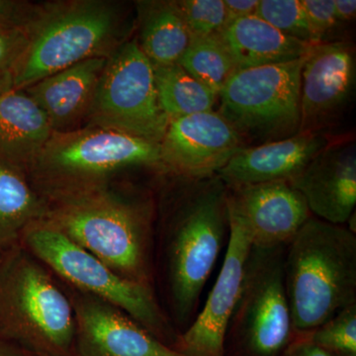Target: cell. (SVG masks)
Returning <instances> with one entry per match:
<instances>
[{"label": "cell", "instance_id": "32", "mask_svg": "<svg viewBox=\"0 0 356 356\" xmlns=\"http://www.w3.org/2000/svg\"><path fill=\"white\" fill-rule=\"evenodd\" d=\"M227 13V25L240 18L255 15L259 0H224Z\"/></svg>", "mask_w": 356, "mask_h": 356}, {"label": "cell", "instance_id": "1", "mask_svg": "<svg viewBox=\"0 0 356 356\" xmlns=\"http://www.w3.org/2000/svg\"><path fill=\"white\" fill-rule=\"evenodd\" d=\"M227 193L217 175L182 178L180 196L166 218L159 247L161 278L166 314L179 334L197 316L206 284L228 245Z\"/></svg>", "mask_w": 356, "mask_h": 356}, {"label": "cell", "instance_id": "23", "mask_svg": "<svg viewBox=\"0 0 356 356\" xmlns=\"http://www.w3.org/2000/svg\"><path fill=\"white\" fill-rule=\"evenodd\" d=\"M161 108L168 122L180 117L212 111L218 95L196 81L179 64L153 65Z\"/></svg>", "mask_w": 356, "mask_h": 356}, {"label": "cell", "instance_id": "27", "mask_svg": "<svg viewBox=\"0 0 356 356\" xmlns=\"http://www.w3.org/2000/svg\"><path fill=\"white\" fill-rule=\"evenodd\" d=\"M306 334L314 343L327 353H356V304L339 312Z\"/></svg>", "mask_w": 356, "mask_h": 356}, {"label": "cell", "instance_id": "2", "mask_svg": "<svg viewBox=\"0 0 356 356\" xmlns=\"http://www.w3.org/2000/svg\"><path fill=\"white\" fill-rule=\"evenodd\" d=\"M56 199L60 205L49 214L48 224L122 277L154 287V208L149 199L123 200L97 189Z\"/></svg>", "mask_w": 356, "mask_h": 356}, {"label": "cell", "instance_id": "33", "mask_svg": "<svg viewBox=\"0 0 356 356\" xmlns=\"http://www.w3.org/2000/svg\"><path fill=\"white\" fill-rule=\"evenodd\" d=\"M334 16L339 24L348 23L355 19V0H334Z\"/></svg>", "mask_w": 356, "mask_h": 356}, {"label": "cell", "instance_id": "29", "mask_svg": "<svg viewBox=\"0 0 356 356\" xmlns=\"http://www.w3.org/2000/svg\"><path fill=\"white\" fill-rule=\"evenodd\" d=\"M310 25L314 43H324L325 37L339 23L334 16V0H301Z\"/></svg>", "mask_w": 356, "mask_h": 356}, {"label": "cell", "instance_id": "25", "mask_svg": "<svg viewBox=\"0 0 356 356\" xmlns=\"http://www.w3.org/2000/svg\"><path fill=\"white\" fill-rule=\"evenodd\" d=\"M255 15L288 37L315 44L301 0H259Z\"/></svg>", "mask_w": 356, "mask_h": 356}, {"label": "cell", "instance_id": "3", "mask_svg": "<svg viewBox=\"0 0 356 356\" xmlns=\"http://www.w3.org/2000/svg\"><path fill=\"white\" fill-rule=\"evenodd\" d=\"M285 287L295 334L356 304V234L312 216L288 243Z\"/></svg>", "mask_w": 356, "mask_h": 356}, {"label": "cell", "instance_id": "24", "mask_svg": "<svg viewBox=\"0 0 356 356\" xmlns=\"http://www.w3.org/2000/svg\"><path fill=\"white\" fill-rule=\"evenodd\" d=\"M178 64L217 95L236 70L221 34L191 39Z\"/></svg>", "mask_w": 356, "mask_h": 356}, {"label": "cell", "instance_id": "9", "mask_svg": "<svg viewBox=\"0 0 356 356\" xmlns=\"http://www.w3.org/2000/svg\"><path fill=\"white\" fill-rule=\"evenodd\" d=\"M305 57L236 70L218 95V113L243 139L252 138L264 144L296 135L301 123Z\"/></svg>", "mask_w": 356, "mask_h": 356}, {"label": "cell", "instance_id": "19", "mask_svg": "<svg viewBox=\"0 0 356 356\" xmlns=\"http://www.w3.org/2000/svg\"><path fill=\"white\" fill-rule=\"evenodd\" d=\"M51 134L46 114L24 90L0 96V163L25 177Z\"/></svg>", "mask_w": 356, "mask_h": 356}, {"label": "cell", "instance_id": "16", "mask_svg": "<svg viewBox=\"0 0 356 356\" xmlns=\"http://www.w3.org/2000/svg\"><path fill=\"white\" fill-rule=\"evenodd\" d=\"M291 185L305 199L314 217L346 226L355 213V146L327 145Z\"/></svg>", "mask_w": 356, "mask_h": 356}, {"label": "cell", "instance_id": "8", "mask_svg": "<svg viewBox=\"0 0 356 356\" xmlns=\"http://www.w3.org/2000/svg\"><path fill=\"white\" fill-rule=\"evenodd\" d=\"M287 245H252L229 318L224 356H281L296 334L285 287Z\"/></svg>", "mask_w": 356, "mask_h": 356}, {"label": "cell", "instance_id": "12", "mask_svg": "<svg viewBox=\"0 0 356 356\" xmlns=\"http://www.w3.org/2000/svg\"><path fill=\"white\" fill-rule=\"evenodd\" d=\"M245 147L242 136L214 110L170 120L159 144L163 170L191 179L216 175Z\"/></svg>", "mask_w": 356, "mask_h": 356}, {"label": "cell", "instance_id": "7", "mask_svg": "<svg viewBox=\"0 0 356 356\" xmlns=\"http://www.w3.org/2000/svg\"><path fill=\"white\" fill-rule=\"evenodd\" d=\"M22 240L28 250L60 277L127 314L173 348L179 334L159 303L154 287L122 277L48 222H32L23 232Z\"/></svg>", "mask_w": 356, "mask_h": 356}, {"label": "cell", "instance_id": "21", "mask_svg": "<svg viewBox=\"0 0 356 356\" xmlns=\"http://www.w3.org/2000/svg\"><path fill=\"white\" fill-rule=\"evenodd\" d=\"M136 7L140 50L153 65L177 64L191 41L177 1H138Z\"/></svg>", "mask_w": 356, "mask_h": 356}, {"label": "cell", "instance_id": "6", "mask_svg": "<svg viewBox=\"0 0 356 356\" xmlns=\"http://www.w3.org/2000/svg\"><path fill=\"white\" fill-rule=\"evenodd\" d=\"M163 170L156 143L99 128L53 132L28 175L56 198L97 189V182L131 166Z\"/></svg>", "mask_w": 356, "mask_h": 356}, {"label": "cell", "instance_id": "26", "mask_svg": "<svg viewBox=\"0 0 356 356\" xmlns=\"http://www.w3.org/2000/svg\"><path fill=\"white\" fill-rule=\"evenodd\" d=\"M177 4L191 39L221 34L227 26L224 0H179Z\"/></svg>", "mask_w": 356, "mask_h": 356}, {"label": "cell", "instance_id": "36", "mask_svg": "<svg viewBox=\"0 0 356 356\" xmlns=\"http://www.w3.org/2000/svg\"><path fill=\"white\" fill-rule=\"evenodd\" d=\"M330 355L331 356H356V353H353V351H339V353H331Z\"/></svg>", "mask_w": 356, "mask_h": 356}, {"label": "cell", "instance_id": "5", "mask_svg": "<svg viewBox=\"0 0 356 356\" xmlns=\"http://www.w3.org/2000/svg\"><path fill=\"white\" fill-rule=\"evenodd\" d=\"M72 301L18 245L0 252V339L35 356H70Z\"/></svg>", "mask_w": 356, "mask_h": 356}, {"label": "cell", "instance_id": "14", "mask_svg": "<svg viewBox=\"0 0 356 356\" xmlns=\"http://www.w3.org/2000/svg\"><path fill=\"white\" fill-rule=\"evenodd\" d=\"M227 188L229 212L243 222L254 247L287 245L313 216L305 199L289 182Z\"/></svg>", "mask_w": 356, "mask_h": 356}, {"label": "cell", "instance_id": "28", "mask_svg": "<svg viewBox=\"0 0 356 356\" xmlns=\"http://www.w3.org/2000/svg\"><path fill=\"white\" fill-rule=\"evenodd\" d=\"M44 7V3L22 0H0V26L29 32L43 13Z\"/></svg>", "mask_w": 356, "mask_h": 356}, {"label": "cell", "instance_id": "18", "mask_svg": "<svg viewBox=\"0 0 356 356\" xmlns=\"http://www.w3.org/2000/svg\"><path fill=\"white\" fill-rule=\"evenodd\" d=\"M107 58L83 60L23 89L43 110L53 132L76 130L86 121Z\"/></svg>", "mask_w": 356, "mask_h": 356}, {"label": "cell", "instance_id": "22", "mask_svg": "<svg viewBox=\"0 0 356 356\" xmlns=\"http://www.w3.org/2000/svg\"><path fill=\"white\" fill-rule=\"evenodd\" d=\"M43 212L24 175L0 163V252L18 245L23 232Z\"/></svg>", "mask_w": 356, "mask_h": 356}, {"label": "cell", "instance_id": "30", "mask_svg": "<svg viewBox=\"0 0 356 356\" xmlns=\"http://www.w3.org/2000/svg\"><path fill=\"white\" fill-rule=\"evenodd\" d=\"M29 34L17 28L0 26V72H10L29 44Z\"/></svg>", "mask_w": 356, "mask_h": 356}, {"label": "cell", "instance_id": "4", "mask_svg": "<svg viewBox=\"0 0 356 356\" xmlns=\"http://www.w3.org/2000/svg\"><path fill=\"white\" fill-rule=\"evenodd\" d=\"M125 4L111 0L46 2L29 30V44L13 70V89L23 90L77 63L109 58L133 29Z\"/></svg>", "mask_w": 356, "mask_h": 356}, {"label": "cell", "instance_id": "35", "mask_svg": "<svg viewBox=\"0 0 356 356\" xmlns=\"http://www.w3.org/2000/svg\"><path fill=\"white\" fill-rule=\"evenodd\" d=\"M13 89V74L10 72H0V96Z\"/></svg>", "mask_w": 356, "mask_h": 356}, {"label": "cell", "instance_id": "34", "mask_svg": "<svg viewBox=\"0 0 356 356\" xmlns=\"http://www.w3.org/2000/svg\"><path fill=\"white\" fill-rule=\"evenodd\" d=\"M0 356H34L15 344L0 339Z\"/></svg>", "mask_w": 356, "mask_h": 356}, {"label": "cell", "instance_id": "20", "mask_svg": "<svg viewBox=\"0 0 356 356\" xmlns=\"http://www.w3.org/2000/svg\"><path fill=\"white\" fill-rule=\"evenodd\" d=\"M221 37L236 70L298 60L313 47L286 36L257 15L229 23Z\"/></svg>", "mask_w": 356, "mask_h": 356}, {"label": "cell", "instance_id": "31", "mask_svg": "<svg viewBox=\"0 0 356 356\" xmlns=\"http://www.w3.org/2000/svg\"><path fill=\"white\" fill-rule=\"evenodd\" d=\"M281 356H331V355L314 343L306 334H297Z\"/></svg>", "mask_w": 356, "mask_h": 356}, {"label": "cell", "instance_id": "13", "mask_svg": "<svg viewBox=\"0 0 356 356\" xmlns=\"http://www.w3.org/2000/svg\"><path fill=\"white\" fill-rule=\"evenodd\" d=\"M355 49L348 42L315 44L301 74L299 133L317 132L343 111L355 90Z\"/></svg>", "mask_w": 356, "mask_h": 356}, {"label": "cell", "instance_id": "15", "mask_svg": "<svg viewBox=\"0 0 356 356\" xmlns=\"http://www.w3.org/2000/svg\"><path fill=\"white\" fill-rule=\"evenodd\" d=\"M72 304L79 356H184L102 300L89 295Z\"/></svg>", "mask_w": 356, "mask_h": 356}, {"label": "cell", "instance_id": "17", "mask_svg": "<svg viewBox=\"0 0 356 356\" xmlns=\"http://www.w3.org/2000/svg\"><path fill=\"white\" fill-rule=\"evenodd\" d=\"M330 140L318 132L298 133L275 142L243 147L217 173L227 187L293 180Z\"/></svg>", "mask_w": 356, "mask_h": 356}, {"label": "cell", "instance_id": "11", "mask_svg": "<svg viewBox=\"0 0 356 356\" xmlns=\"http://www.w3.org/2000/svg\"><path fill=\"white\" fill-rule=\"evenodd\" d=\"M229 217L228 245L217 280L203 308L173 346L184 356H224L227 327L240 298L245 264L252 247L243 222L229 212Z\"/></svg>", "mask_w": 356, "mask_h": 356}, {"label": "cell", "instance_id": "10", "mask_svg": "<svg viewBox=\"0 0 356 356\" xmlns=\"http://www.w3.org/2000/svg\"><path fill=\"white\" fill-rule=\"evenodd\" d=\"M86 123L161 144L168 119L159 105L153 64L137 40L107 58Z\"/></svg>", "mask_w": 356, "mask_h": 356}]
</instances>
